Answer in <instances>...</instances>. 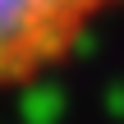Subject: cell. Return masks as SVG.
I'll return each mask as SVG.
<instances>
[{
	"label": "cell",
	"mask_w": 124,
	"mask_h": 124,
	"mask_svg": "<svg viewBox=\"0 0 124 124\" xmlns=\"http://www.w3.org/2000/svg\"><path fill=\"white\" fill-rule=\"evenodd\" d=\"M124 0H0V92L60 69Z\"/></svg>",
	"instance_id": "1"
}]
</instances>
